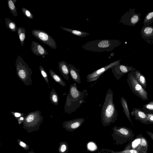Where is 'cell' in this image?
<instances>
[{
	"label": "cell",
	"instance_id": "cell-19",
	"mask_svg": "<svg viewBox=\"0 0 153 153\" xmlns=\"http://www.w3.org/2000/svg\"><path fill=\"white\" fill-rule=\"evenodd\" d=\"M134 72L135 79L143 88L146 89L147 87V82L145 77L139 70H136Z\"/></svg>",
	"mask_w": 153,
	"mask_h": 153
},
{
	"label": "cell",
	"instance_id": "cell-40",
	"mask_svg": "<svg viewBox=\"0 0 153 153\" xmlns=\"http://www.w3.org/2000/svg\"></svg>",
	"mask_w": 153,
	"mask_h": 153
},
{
	"label": "cell",
	"instance_id": "cell-10",
	"mask_svg": "<svg viewBox=\"0 0 153 153\" xmlns=\"http://www.w3.org/2000/svg\"><path fill=\"white\" fill-rule=\"evenodd\" d=\"M135 9H130L121 17L120 23L125 25L134 26L140 20L141 14L135 12Z\"/></svg>",
	"mask_w": 153,
	"mask_h": 153
},
{
	"label": "cell",
	"instance_id": "cell-36",
	"mask_svg": "<svg viewBox=\"0 0 153 153\" xmlns=\"http://www.w3.org/2000/svg\"><path fill=\"white\" fill-rule=\"evenodd\" d=\"M96 147L95 144L94 143H90L88 144V148L91 150H94L95 149V147Z\"/></svg>",
	"mask_w": 153,
	"mask_h": 153
},
{
	"label": "cell",
	"instance_id": "cell-31",
	"mask_svg": "<svg viewBox=\"0 0 153 153\" xmlns=\"http://www.w3.org/2000/svg\"><path fill=\"white\" fill-rule=\"evenodd\" d=\"M68 145L65 142L62 143L60 147V151L62 153H66L68 152Z\"/></svg>",
	"mask_w": 153,
	"mask_h": 153
},
{
	"label": "cell",
	"instance_id": "cell-6",
	"mask_svg": "<svg viewBox=\"0 0 153 153\" xmlns=\"http://www.w3.org/2000/svg\"><path fill=\"white\" fill-rule=\"evenodd\" d=\"M112 129L113 132L111 136L117 145L123 144L131 137L132 132L128 128L115 126Z\"/></svg>",
	"mask_w": 153,
	"mask_h": 153
},
{
	"label": "cell",
	"instance_id": "cell-15",
	"mask_svg": "<svg viewBox=\"0 0 153 153\" xmlns=\"http://www.w3.org/2000/svg\"><path fill=\"white\" fill-rule=\"evenodd\" d=\"M131 114L141 123L146 124L148 121L147 115L146 113L142 109L134 108L131 112Z\"/></svg>",
	"mask_w": 153,
	"mask_h": 153
},
{
	"label": "cell",
	"instance_id": "cell-4",
	"mask_svg": "<svg viewBox=\"0 0 153 153\" xmlns=\"http://www.w3.org/2000/svg\"><path fill=\"white\" fill-rule=\"evenodd\" d=\"M17 76L26 86L31 85V76L33 73L31 69L20 55H18L15 62Z\"/></svg>",
	"mask_w": 153,
	"mask_h": 153
},
{
	"label": "cell",
	"instance_id": "cell-39",
	"mask_svg": "<svg viewBox=\"0 0 153 153\" xmlns=\"http://www.w3.org/2000/svg\"><path fill=\"white\" fill-rule=\"evenodd\" d=\"M20 145L23 147H25L26 146V144L22 142L21 141L19 143Z\"/></svg>",
	"mask_w": 153,
	"mask_h": 153
},
{
	"label": "cell",
	"instance_id": "cell-5",
	"mask_svg": "<svg viewBox=\"0 0 153 153\" xmlns=\"http://www.w3.org/2000/svg\"><path fill=\"white\" fill-rule=\"evenodd\" d=\"M134 71L130 72L127 75V82L128 85L134 95L143 100H148V94L135 79Z\"/></svg>",
	"mask_w": 153,
	"mask_h": 153
},
{
	"label": "cell",
	"instance_id": "cell-38",
	"mask_svg": "<svg viewBox=\"0 0 153 153\" xmlns=\"http://www.w3.org/2000/svg\"><path fill=\"white\" fill-rule=\"evenodd\" d=\"M146 133L148 134L150 137L153 140V133L149 131H147Z\"/></svg>",
	"mask_w": 153,
	"mask_h": 153
},
{
	"label": "cell",
	"instance_id": "cell-28",
	"mask_svg": "<svg viewBox=\"0 0 153 153\" xmlns=\"http://www.w3.org/2000/svg\"><path fill=\"white\" fill-rule=\"evenodd\" d=\"M142 109L146 113L153 114V101L143 105Z\"/></svg>",
	"mask_w": 153,
	"mask_h": 153
},
{
	"label": "cell",
	"instance_id": "cell-8",
	"mask_svg": "<svg viewBox=\"0 0 153 153\" xmlns=\"http://www.w3.org/2000/svg\"><path fill=\"white\" fill-rule=\"evenodd\" d=\"M41 111L36 110L28 113L25 117L23 125L26 128H36L39 127L43 121V117Z\"/></svg>",
	"mask_w": 153,
	"mask_h": 153
},
{
	"label": "cell",
	"instance_id": "cell-13",
	"mask_svg": "<svg viewBox=\"0 0 153 153\" xmlns=\"http://www.w3.org/2000/svg\"><path fill=\"white\" fill-rule=\"evenodd\" d=\"M85 121L84 118H78L65 121L62 124L67 131L73 132L80 127Z\"/></svg>",
	"mask_w": 153,
	"mask_h": 153
},
{
	"label": "cell",
	"instance_id": "cell-1",
	"mask_svg": "<svg viewBox=\"0 0 153 153\" xmlns=\"http://www.w3.org/2000/svg\"><path fill=\"white\" fill-rule=\"evenodd\" d=\"M86 90L81 92L78 89L76 84H71L67 95L66 100L64 107V112L68 114L75 111L83 103L86 94Z\"/></svg>",
	"mask_w": 153,
	"mask_h": 153
},
{
	"label": "cell",
	"instance_id": "cell-22",
	"mask_svg": "<svg viewBox=\"0 0 153 153\" xmlns=\"http://www.w3.org/2000/svg\"><path fill=\"white\" fill-rule=\"evenodd\" d=\"M60 27L65 31L72 33L73 34L79 37H84L89 35V33L84 31L67 28L60 26Z\"/></svg>",
	"mask_w": 153,
	"mask_h": 153
},
{
	"label": "cell",
	"instance_id": "cell-3",
	"mask_svg": "<svg viewBox=\"0 0 153 153\" xmlns=\"http://www.w3.org/2000/svg\"><path fill=\"white\" fill-rule=\"evenodd\" d=\"M121 43V42L118 40H96L86 42L82 46V48L94 52H108L112 51Z\"/></svg>",
	"mask_w": 153,
	"mask_h": 153
},
{
	"label": "cell",
	"instance_id": "cell-23",
	"mask_svg": "<svg viewBox=\"0 0 153 153\" xmlns=\"http://www.w3.org/2000/svg\"><path fill=\"white\" fill-rule=\"evenodd\" d=\"M17 0H8L7 1L8 8L14 16L17 17V9L15 6Z\"/></svg>",
	"mask_w": 153,
	"mask_h": 153
},
{
	"label": "cell",
	"instance_id": "cell-17",
	"mask_svg": "<svg viewBox=\"0 0 153 153\" xmlns=\"http://www.w3.org/2000/svg\"><path fill=\"white\" fill-rule=\"evenodd\" d=\"M59 69L64 78L69 80V70L68 64L65 61L59 62L58 64Z\"/></svg>",
	"mask_w": 153,
	"mask_h": 153
},
{
	"label": "cell",
	"instance_id": "cell-34",
	"mask_svg": "<svg viewBox=\"0 0 153 153\" xmlns=\"http://www.w3.org/2000/svg\"><path fill=\"white\" fill-rule=\"evenodd\" d=\"M115 153H138L136 150L133 149H124V150L120 151H115Z\"/></svg>",
	"mask_w": 153,
	"mask_h": 153
},
{
	"label": "cell",
	"instance_id": "cell-14",
	"mask_svg": "<svg viewBox=\"0 0 153 153\" xmlns=\"http://www.w3.org/2000/svg\"><path fill=\"white\" fill-rule=\"evenodd\" d=\"M141 34L144 41L153 44V26H143L141 29Z\"/></svg>",
	"mask_w": 153,
	"mask_h": 153
},
{
	"label": "cell",
	"instance_id": "cell-16",
	"mask_svg": "<svg viewBox=\"0 0 153 153\" xmlns=\"http://www.w3.org/2000/svg\"><path fill=\"white\" fill-rule=\"evenodd\" d=\"M31 50L35 55L42 56L44 58L45 56L48 54L47 50L39 43L33 41L32 42Z\"/></svg>",
	"mask_w": 153,
	"mask_h": 153
},
{
	"label": "cell",
	"instance_id": "cell-25",
	"mask_svg": "<svg viewBox=\"0 0 153 153\" xmlns=\"http://www.w3.org/2000/svg\"><path fill=\"white\" fill-rule=\"evenodd\" d=\"M5 22L6 27L11 31L15 32L17 31L18 28L16 23L10 19L6 18Z\"/></svg>",
	"mask_w": 153,
	"mask_h": 153
},
{
	"label": "cell",
	"instance_id": "cell-24",
	"mask_svg": "<svg viewBox=\"0 0 153 153\" xmlns=\"http://www.w3.org/2000/svg\"><path fill=\"white\" fill-rule=\"evenodd\" d=\"M18 34L22 46H23L26 37V30L23 27H19L17 30Z\"/></svg>",
	"mask_w": 153,
	"mask_h": 153
},
{
	"label": "cell",
	"instance_id": "cell-29",
	"mask_svg": "<svg viewBox=\"0 0 153 153\" xmlns=\"http://www.w3.org/2000/svg\"><path fill=\"white\" fill-rule=\"evenodd\" d=\"M39 69L40 73L42 75L43 78L47 83L48 85H49V80L48 75L46 71L41 65H40L39 67Z\"/></svg>",
	"mask_w": 153,
	"mask_h": 153
},
{
	"label": "cell",
	"instance_id": "cell-7",
	"mask_svg": "<svg viewBox=\"0 0 153 153\" xmlns=\"http://www.w3.org/2000/svg\"><path fill=\"white\" fill-rule=\"evenodd\" d=\"M148 148V144L146 139L140 134L128 143L124 149H133L137 151L138 153H146Z\"/></svg>",
	"mask_w": 153,
	"mask_h": 153
},
{
	"label": "cell",
	"instance_id": "cell-2",
	"mask_svg": "<svg viewBox=\"0 0 153 153\" xmlns=\"http://www.w3.org/2000/svg\"><path fill=\"white\" fill-rule=\"evenodd\" d=\"M118 116L117 111L113 101V92L109 88L106 93L101 111L102 125L106 127L109 126L111 123H114Z\"/></svg>",
	"mask_w": 153,
	"mask_h": 153
},
{
	"label": "cell",
	"instance_id": "cell-18",
	"mask_svg": "<svg viewBox=\"0 0 153 153\" xmlns=\"http://www.w3.org/2000/svg\"><path fill=\"white\" fill-rule=\"evenodd\" d=\"M68 65L69 73L73 80L78 84H80L81 82V78L78 70L71 64H68Z\"/></svg>",
	"mask_w": 153,
	"mask_h": 153
},
{
	"label": "cell",
	"instance_id": "cell-27",
	"mask_svg": "<svg viewBox=\"0 0 153 153\" xmlns=\"http://www.w3.org/2000/svg\"><path fill=\"white\" fill-rule=\"evenodd\" d=\"M153 22V11L149 12L145 16L143 20V26H149Z\"/></svg>",
	"mask_w": 153,
	"mask_h": 153
},
{
	"label": "cell",
	"instance_id": "cell-30",
	"mask_svg": "<svg viewBox=\"0 0 153 153\" xmlns=\"http://www.w3.org/2000/svg\"><path fill=\"white\" fill-rule=\"evenodd\" d=\"M22 10L24 15L27 18L30 19H33V15L29 10L25 8L22 7Z\"/></svg>",
	"mask_w": 153,
	"mask_h": 153
},
{
	"label": "cell",
	"instance_id": "cell-33",
	"mask_svg": "<svg viewBox=\"0 0 153 153\" xmlns=\"http://www.w3.org/2000/svg\"><path fill=\"white\" fill-rule=\"evenodd\" d=\"M97 153H115V152L112 150L102 148L98 151Z\"/></svg>",
	"mask_w": 153,
	"mask_h": 153
},
{
	"label": "cell",
	"instance_id": "cell-9",
	"mask_svg": "<svg viewBox=\"0 0 153 153\" xmlns=\"http://www.w3.org/2000/svg\"><path fill=\"white\" fill-rule=\"evenodd\" d=\"M32 34L37 39L53 49L57 48L55 40L45 31L34 29L31 31Z\"/></svg>",
	"mask_w": 153,
	"mask_h": 153
},
{
	"label": "cell",
	"instance_id": "cell-12",
	"mask_svg": "<svg viewBox=\"0 0 153 153\" xmlns=\"http://www.w3.org/2000/svg\"><path fill=\"white\" fill-rule=\"evenodd\" d=\"M121 59L115 61L108 65L102 67L94 71L92 73L88 75L86 77L87 81L90 82L97 81L100 76L108 69L111 68L112 66L119 65Z\"/></svg>",
	"mask_w": 153,
	"mask_h": 153
},
{
	"label": "cell",
	"instance_id": "cell-26",
	"mask_svg": "<svg viewBox=\"0 0 153 153\" xmlns=\"http://www.w3.org/2000/svg\"><path fill=\"white\" fill-rule=\"evenodd\" d=\"M50 99L51 102L55 105L59 103V97L54 88H53L50 92Z\"/></svg>",
	"mask_w": 153,
	"mask_h": 153
},
{
	"label": "cell",
	"instance_id": "cell-35",
	"mask_svg": "<svg viewBox=\"0 0 153 153\" xmlns=\"http://www.w3.org/2000/svg\"><path fill=\"white\" fill-rule=\"evenodd\" d=\"M148 121L146 124H153V114L146 113Z\"/></svg>",
	"mask_w": 153,
	"mask_h": 153
},
{
	"label": "cell",
	"instance_id": "cell-21",
	"mask_svg": "<svg viewBox=\"0 0 153 153\" xmlns=\"http://www.w3.org/2000/svg\"><path fill=\"white\" fill-rule=\"evenodd\" d=\"M49 71L51 77L56 82L62 86L63 87L66 86V84L65 82L60 76L51 69H50Z\"/></svg>",
	"mask_w": 153,
	"mask_h": 153
},
{
	"label": "cell",
	"instance_id": "cell-37",
	"mask_svg": "<svg viewBox=\"0 0 153 153\" xmlns=\"http://www.w3.org/2000/svg\"><path fill=\"white\" fill-rule=\"evenodd\" d=\"M25 119L24 116H22L20 117L18 119V123L19 124L21 123L23 121L24 122Z\"/></svg>",
	"mask_w": 153,
	"mask_h": 153
},
{
	"label": "cell",
	"instance_id": "cell-11",
	"mask_svg": "<svg viewBox=\"0 0 153 153\" xmlns=\"http://www.w3.org/2000/svg\"><path fill=\"white\" fill-rule=\"evenodd\" d=\"M111 68L114 76L117 80L125 74L136 70L132 66H128L120 64L114 66Z\"/></svg>",
	"mask_w": 153,
	"mask_h": 153
},
{
	"label": "cell",
	"instance_id": "cell-20",
	"mask_svg": "<svg viewBox=\"0 0 153 153\" xmlns=\"http://www.w3.org/2000/svg\"><path fill=\"white\" fill-rule=\"evenodd\" d=\"M120 102L123 109V111L126 116L128 120L131 123L133 126H134V125L133 124L130 116V114L127 100L124 97H122L120 99Z\"/></svg>",
	"mask_w": 153,
	"mask_h": 153
},
{
	"label": "cell",
	"instance_id": "cell-32",
	"mask_svg": "<svg viewBox=\"0 0 153 153\" xmlns=\"http://www.w3.org/2000/svg\"><path fill=\"white\" fill-rule=\"evenodd\" d=\"M10 112L18 120L20 117L24 116L25 114L23 113L10 111Z\"/></svg>",
	"mask_w": 153,
	"mask_h": 153
}]
</instances>
